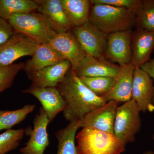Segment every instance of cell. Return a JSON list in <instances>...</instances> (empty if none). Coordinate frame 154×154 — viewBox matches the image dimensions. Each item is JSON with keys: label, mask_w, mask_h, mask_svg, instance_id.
<instances>
[{"label": "cell", "mask_w": 154, "mask_h": 154, "mask_svg": "<svg viewBox=\"0 0 154 154\" xmlns=\"http://www.w3.org/2000/svg\"><path fill=\"white\" fill-rule=\"evenodd\" d=\"M56 88L66 102L63 112L69 122L80 121L86 114L107 102L103 97L91 91L72 68Z\"/></svg>", "instance_id": "obj_1"}, {"label": "cell", "mask_w": 154, "mask_h": 154, "mask_svg": "<svg viewBox=\"0 0 154 154\" xmlns=\"http://www.w3.org/2000/svg\"><path fill=\"white\" fill-rule=\"evenodd\" d=\"M89 22L106 35L131 30L135 26V13L125 8L93 5Z\"/></svg>", "instance_id": "obj_2"}, {"label": "cell", "mask_w": 154, "mask_h": 154, "mask_svg": "<svg viewBox=\"0 0 154 154\" xmlns=\"http://www.w3.org/2000/svg\"><path fill=\"white\" fill-rule=\"evenodd\" d=\"M78 154H121L125 146L112 133L84 128L76 136Z\"/></svg>", "instance_id": "obj_3"}, {"label": "cell", "mask_w": 154, "mask_h": 154, "mask_svg": "<svg viewBox=\"0 0 154 154\" xmlns=\"http://www.w3.org/2000/svg\"><path fill=\"white\" fill-rule=\"evenodd\" d=\"M8 21L15 33L23 34L39 44L49 43L57 34L38 13L15 14Z\"/></svg>", "instance_id": "obj_4"}, {"label": "cell", "mask_w": 154, "mask_h": 154, "mask_svg": "<svg viewBox=\"0 0 154 154\" xmlns=\"http://www.w3.org/2000/svg\"><path fill=\"white\" fill-rule=\"evenodd\" d=\"M141 111L133 99L118 106L116 114L113 134L124 145L133 142L140 130Z\"/></svg>", "instance_id": "obj_5"}, {"label": "cell", "mask_w": 154, "mask_h": 154, "mask_svg": "<svg viewBox=\"0 0 154 154\" xmlns=\"http://www.w3.org/2000/svg\"><path fill=\"white\" fill-rule=\"evenodd\" d=\"M39 45L29 37L15 33L8 41L0 45V67L13 64L23 57L32 56Z\"/></svg>", "instance_id": "obj_6"}, {"label": "cell", "mask_w": 154, "mask_h": 154, "mask_svg": "<svg viewBox=\"0 0 154 154\" xmlns=\"http://www.w3.org/2000/svg\"><path fill=\"white\" fill-rule=\"evenodd\" d=\"M33 123V128L29 127L25 129V134L29 136L30 138L25 146L20 149L21 154H44L49 146L47 127L50 121L42 107L35 116Z\"/></svg>", "instance_id": "obj_7"}, {"label": "cell", "mask_w": 154, "mask_h": 154, "mask_svg": "<svg viewBox=\"0 0 154 154\" xmlns=\"http://www.w3.org/2000/svg\"><path fill=\"white\" fill-rule=\"evenodd\" d=\"M72 33L87 55L105 57L107 47V35L88 22L72 29Z\"/></svg>", "instance_id": "obj_8"}, {"label": "cell", "mask_w": 154, "mask_h": 154, "mask_svg": "<svg viewBox=\"0 0 154 154\" xmlns=\"http://www.w3.org/2000/svg\"><path fill=\"white\" fill-rule=\"evenodd\" d=\"M131 30L119 31L108 34L104 57L119 66L131 63Z\"/></svg>", "instance_id": "obj_9"}, {"label": "cell", "mask_w": 154, "mask_h": 154, "mask_svg": "<svg viewBox=\"0 0 154 154\" xmlns=\"http://www.w3.org/2000/svg\"><path fill=\"white\" fill-rule=\"evenodd\" d=\"M131 95L141 112H154L153 81L140 68L135 69Z\"/></svg>", "instance_id": "obj_10"}, {"label": "cell", "mask_w": 154, "mask_h": 154, "mask_svg": "<svg viewBox=\"0 0 154 154\" xmlns=\"http://www.w3.org/2000/svg\"><path fill=\"white\" fill-rule=\"evenodd\" d=\"M119 103L114 101L107 102L96 108L78 121L80 128H89L104 132L113 133L116 110Z\"/></svg>", "instance_id": "obj_11"}, {"label": "cell", "mask_w": 154, "mask_h": 154, "mask_svg": "<svg viewBox=\"0 0 154 154\" xmlns=\"http://www.w3.org/2000/svg\"><path fill=\"white\" fill-rule=\"evenodd\" d=\"M22 92L31 94L38 99L47 114L50 123L59 113L63 112L66 107V102L56 87L38 88L32 85Z\"/></svg>", "instance_id": "obj_12"}, {"label": "cell", "mask_w": 154, "mask_h": 154, "mask_svg": "<svg viewBox=\"0 0 154 154\" xmlns=\"http://www.w3.org/2000/svg\"><path fill=\"white\" fill-rule=\"evenodd\" d=\"M135 69V68L131 63L120 66L117 74L113 78V85L110 91L102 97L106 102L114 101L119 104L131 99Z\"/></svg>", "instance_id": "obj_13"}, {"label": "cell", "mask_w": 154, "mask_h": 154, "mask_svg": "<svg viewBox=\"0 0 154 154\" xmlns=\"http://www.w3.org/2000/svg\"><path fill=\"white\" fill-rule=\"evenodd\" d=\"M49 44L69 61L74 70L87 55L73 33L70 31L57 33Z\"/></svg>", "instance_id": "obj_14"}, {"label": "cell", "mask_w": 154, "mask_h": 154, "mask_svg": "<svg viewBox=\"0 0 154 154\" xmlns=\"http://www.w3.org/2000/svg\"><path fill=\"white\" fill-rule=\"evenodd\" d=\"M37 11L48 21L57 33L68 32L73 27L65 12L60 0H36Z\"/></svg>", "instance_id": "obj_15"}, {"label": "cell", "mask_w": 154, "mask_h": 154, "mask_svg": "<svg viewBox=\"0 0 154 154\" xmlns=\"http://www.w3.org/2000/svg\"><path fill=\"white\" fill-rule=\"evenodd\" d=\"M131 63L140 68L150 60L154 50V33L136 29L132 32L131 42Z\"/></svg>", "instance_id": "obj_16"}, {"label": "cell", "mask_w": 154, "mask_h": 154, "mask_svg": "<svg viewBox=\"0 0 154 154\" xmlns=\"http://www.w3.org/2000/svg\"><path fill=\"white\" fill-rule=\"evenodd\" d=\"M71 68L67 60L50 66L37 71L28 74L32 86L38 88L56 87Z\"/></svg>", "instance_id": "obj_17"}, {"label": "cell", "mask_w": 154, "mask_h": 154, "mask_svg": "<svg viewBox=\"0 0 154 154\" xmlns=\"http://www.w3.org/2000/svg\"><path fill=\"white\" fill-rule=\"evenodd\" d=\"M120 66L112 63L105 57L97 58L87 55L75 70L81 77H109L114 78Z\"/></svg>", "instance_id": "obj_18"}, {"label": "cell", "mask_w": 154, "mask_h": 154, "mask_svg": "<svg viewBox=\"0 0 154 154\" xmlns=\"http://www.w3.org/2000/svg\"><path fill=\"white\" fill-rule=\"evenodd\" d=\"M65 60L63 56L49 43L40 44L23 69L28 74Z\"/></svg>", "instance_id": "obj_19"}, {"label": "cell", "mask_w": 154, "mask_h": 154, "mask_svg": "<svg viewBox=\"0 0 154 154\" xmlns=\"http://www.w3.org/2000/svg\"><path fill=\"white\" fill-rule=\"evenodd\" d=\"M65 12L73 28L79 27L89 22L91 1L60 0Z\"/></svg>", "instance_id": "obj_20"}, {"label": "cell", "mask_w": 154, "mask_h": 154, "mask_svg": "<svg viewBox=\"0 0 154 154\" xmlns=\"http://www.w3.org/2000/svg\"><path fill=\"white\" fill-rule=\"evenodd\" d=\"M80 128L78 121L71 122L65 128L56 133L57 154H78L75 141L77 131Z\"/></svg>", "instance_id": "obj_21"}, {"label": "cell", "mask_w": 154, "mask_h": 154, "mask_svg": "<svg viewBox=\"0 0 154 154\" xmlns=\"http://www.w3.org/2000/svg\"><path fill=\"white\" fill-rule=\"evenodd\" d=\"M38 4L32 0H0V18L8 20L15 14L37 11Z\"/></svg>", "instance_id": "obj_22"}, {"label": "cell", "mask_w": 154, "mask_h": 154, "mask_svg": "<svg viewBox=\"0 0 154 154\" xmlns=\"http://www.w3.org/2000/svg\"><path fill=\"white\" fill-rule=\"evenodd\" d=\"M135 26L154 33V0H141L135 13Z\"/></svg>", "instance_id": "obj_23"}, {"label": "cell", "mask_w": 154, "mask_h": 154, "mask_svg": "<svg viewBox=\"0 0 154 154\" xmlns=\"http://www.w3.org/2000/svg\"><path fill=\"white\" fill-rule=\"evenodd\" d=\"M35 108V105H27L16 110H0V131L11 129L16 125L21 123Z\"/></svg>", "instance_id": "obj_24"}, {"label": "cell", "mask_w": 154, "mask_h": 154, "mask_svg": "<svg viewBox=\"0 0 154 154\" xmlns=\"http://www.w3.org/2000/svg\"><path fill=\"white\" fill-rule=\"evenodd\" d=\"M25 134L24 128L9 129L0 134V154H6L18 148Z\"/></svg>", "instance_id": "obj_25"}, {"label": "cell", "mask_w": 154, "mask_h": 154, "mask_svg": "<svg viewBox=\"0 0 154 154\" xmlns=\"http://www.w3.org/2000/svg\"><path fill=\"white\" fill-rule=\"evenodd\" d=\"M82 82L97 96L103 97L110 91L113 78L109 77H79Z\"/></svg>", "instance_id": "obj_26"}, {"label": "cell", "mask_w": 154, "mask_h": 154, "mask_svg": "<svg viewBox=\"0 0 154 154\" xmlns=\"http://www.w3.org/2000/svg\"><path fill=\"white\" fill-rule=\"evenodd\" d=\"M24 66L25 63L21 62L0 67V94L11 88L16 75Z\"/></svg>", "instance_id": "obj_27"}, {"label": "cell", "mask_w": 154, "mask_h": 154, "mask_svg": "<svg viewBox=\"0 0 154 154\" xmlns=\"http://www.w3.org/2000/svg\"><path fill=\"white\" fill-rule=\"evenodd\" d=\"M93 5H107L131 10L135 13L141 0H91Z\"/></svg>", "instance_id": "obj_28"}, {"label": "cell", "mask_w": 154, "mask_h": 154, "mask_svg": "<svg viewBox=\"0 0 154 154\" xmlns=\"http://www.w3.org/2000/svg\"><path fill=\"white\" fill-rule=\"evenodd\" d=\"M15 33L8 21L0 18V45L8 41Z\"/></svg>", "instance_id": "obj_29"}, {"label": "cell", "mask_w": 154, "mask_h": 154, "mask_svg": "<svg viewBox=\"0 0 154 154\" xmlns=\"http://www.w3.org/2000/svg\"><path fill=\"white\" fill-rule=\"evenodd\" d=\"M140 68L146 72L154 81V56L152 59L140 67ZM154 107V99L153 101Z\"/></svg>", "instance_id": "obj_30"}, {"label": "cell", "mask_w": 154, "mask_h": 154, "mask_svg": "<svg viewBox=\"0 0 154 154\" xmlns=\"http://www.w3.org/2000/svg\"><path fill=\"white\" fill-rule=\"evenodd\" d=\"M143 154H154V152L150 150L144 152Z\"/></svg>", "instance_id": "obj_31"}, {"label": "cell", "mask_w": 154, "mask_h": 154, "mask_svg": "<svg viewBox=\"0 0 154 154\" xmlns=\"http://www.w3.org/2000/svg\"></svg>", "instance_id": "obj_32"}]
</instances>
